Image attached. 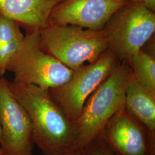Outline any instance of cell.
Returning <instances> with one entry per match:
<instances>
[{"mask_svg":"<svg viewBox=\"0 0 155 155\" xmlns=\"http://www.w3.org/2000/svg\"><path fill=\"white\" fill-rule=\"evenodd\" d=\"M102 136L116 155H155V134L132 116L125 105L107 122Z\"/></svg>","mask_w":155,"mask_h":155,"instance_id":"cell-8","label":"cell"},{"mask_svg":"<svg viewBox=\"0 0 155 155\" xmlns=\"http://www.w3.org/2000/svg\"><path fill=\"white\" fill-rule=\"evenodd\" d=\"M103 30L109 49L127 64L155 32V12L139 1L127 0L113 14Z\"/></svg>","mask_w":155,"mask_h":155,"instance_id":"cell-5","label":"cell"},{"mask_svg":"<svg viewBox=\"0 0 155 155\" xmlns=\"http://www.w3.org/2000/svg\"><path fill=\"white\" fill-rule=\"evenodd\" d=\"M18 22L0 13V77H4L8 63L19 50L24 35Z\"/></svg>","mask_w":155,"mask_h":155,"instance_id":"cell-12","label":"cell"},{"mask_svg":"<svg viewBox=\"0 0 155 155\" xmlns=\"http://www.w3.org/2000/svg\"><path fill=\"white\" fill-rule=\"evenodd\" d=\"M113 1H120V2H121V1H127V0H113Z\"/></svg>","mask_w":155,"mask_h":155,"instance_id":"cell-17","label":"cell"},{"mask_svg":"<svg viewBox=\"0 0 155 155\" xmlns=\"http://www.w3.org/2000/svg\"><path fill=\"white\" fill-rule=\"evenodd\" d=\"M43 155H82L81 150H70L61 152H57L50 153L48 154Z\"/></svg>","mask_w":155,"mask_h":155,"instance_id":"cell-15","label":"cell"},{"mask_svg":"<svg viewBox=\"0 0 155 155\" xmlns=\"http://www.w3.org/2000/svg\"><path fill=\"white\" fill-rule=\"evenodd\" d=\"M131 68L121 62L90 95L75 123L73 150H81L102 134L106 124L125 105L127 79Z\"/></svg>","mask_w":155,"mask_h":155,"instance_id":"cell-2","label":"cell"},{"mask_svg":"<svg viewBox=\"0 0 155 155\" xmlns=\"http://www.w3.org/2000/svg\"><path fill=\"white\" fill-rule=\"evenodd\" d=\"M125 107L150 133L155 134V94L136 81L132 70L127 79Z\"/></svg>","mask_w":155,"mask_h":155,"instance_id":"cell-11","label":"cell"},{"mask_svg":"<svg viewBox=\"0 0 155 155\" xmlns=\"http://www.w3.org/2000/svg\"><path fill=\"white\" fill-rule=\"evenodd\" d=\"M125 2L113 0H62L51 12L49 24H71L101 30Z\"/></svg>","mask_w":155,"mask_h":155,"instance_id":"cell-9","label":"cell"},{"mask_svg":"<svg viewBox=\"0 0 155 155\" xmlns=\"http://www.w3.org/2000/svg\"><path fill=\"white\" fill-rule=\"evenodd\" d=\"M1 139V126H0V140Z\"/></svg>","mask_w":155,"mask_h":155,"instance_id":"cell-18","label":"cell"},{"mask_svg":"<svg viewBox=\"0 0 155 155\" xmlns=\"http://www.w3.org/2000/svg\"><path fill=\"white\" fill-rule=\"evenodd\" d=\"M62 0H0V13L28 31H40L49 25L52 9Z\"/></svg>","mask_w":155,"mask_h":155,"instance_id":"cell-10","label":"cell"},{"mask_svg":"<svg viewBox=\"0 0 155 155\" xmlns=\"http://www.w3.org/2000/svg\"><path fill=\"white\" fill-rule=\"evenodd\" d=\"M6 70L14 74L13 81L15 82L34 84L47 90L66 83L74 72L43 49L39 31L27 32Z\"/></svg>","mask_w":155,"mask_h":155,"instance_id":"cell-4","label":"cell"},{"mask_svg":"<svg viewBox=\"0 0 155 155\" xmlns=\"http://www.w3.org/2000/svg\"><path fill=\"white\" fill-rule=\"evenodd\" d=\"M0 77V146L2 155H34V134L31 121L9 86Z\"/></svg>","mask_w":155,"mask_h":155,"instance_id":"cell-7","label":"cell"},{"mask_svg":"<svg viewBox=\"0 0 155 155\" xmlns=\"http://www.w3.org/2000/svg\"><path fill=\"white\" fill-rule=\"evenodd\" d=\"M120 63L116 55L109 48L96 61L74 70L68 82L58 87L49 89L50 93L75 124L90 95Z\"/></svg>","mask_w":155,"mask_h":155,"instance_id":"cell-6","label":"cell"},{"mask_svg":"<svg viewBox=\"0 0 155 155\" xmlns=\"http://www.w3.org/2000/svg\"><path fill=\"white\" fill-rule=\"evenodd\" d=\"M12 93L31 121L34 141L43 155L71 150L75 124L51 95L49 90L9 81Z\"/></svg>","mask_w":155,"mask_h":155,"instance_id":"cell-1","label":"cell"},{"mask_svg":"<svg viewBox=\"0 0 155 155\" xmlns=\"http://www.w3.org/2000/svg\"><path fill=\"white\" fill-rule=\"evenodd\" d=\"M133 75L143 87L155 94V61L142 49L133 56L127 63Z\"/></svg>","mask_w":155,"mask_h":155,"instance_id":"cell-13","label":"cell"},{"mask_svg":"<svg viewBox=\"0 0 155 155\" xmlns=\"http://www.w3.org/2000/svg\"><path fill=\"white\" fill-rule=\"evenodd\" d=\"M0 155H2V152H1V146H0Z\"/></svg>","mask_w":155,"mask_h":155,"instance_id":"cell-19","label":"cell"},{"mask_svg":"<svg viewBox=\"0 0 155 155\" xmlns=\"http://www.w3.org/2000/svg\"><path fill=\"white\" fill-rule=\"evenodd\" d=\"M79 150L82 155H116L107 146L102 134Z\"/></svg>","mask_w":155,"mask_h":155,"instance_id":"cell-14","label":"cell"},{"mask_svg":"<svg viewBox=\"0 0 155 155\" xmlns=\"http://www.w3.org/2000/svg\"><path fill=\"white\" fill-rule=\"evenodd\" d=\"M43 49L75 70L96 61L109 48L104 31L71 24H49L40 31Z\"/></svg>","mask_w":155,"mask_h":155,"instance_id":"cell-3","label":"cell"},{"mask_svg":"<svg viewBox=\"0 0 155 155\" xmlns=\"http://www.w3.org/2000/svg\"><path fill=\"white\" fill-rule=\"evenodd\" d=\"M142 2L152 11H155V0H136Z\"/></svg>","mask_w":155,"mask_h":155,"instance_id":"cell-16","label":"cell"}]
</instances>
